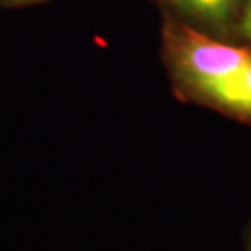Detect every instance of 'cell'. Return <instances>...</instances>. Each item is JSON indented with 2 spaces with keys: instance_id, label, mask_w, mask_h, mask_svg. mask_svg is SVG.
<instances>
[{
  "instance_id": "obj_4",
  "label": "cell",
  "mask_w": 251,
  "mask_h": 251,
  "mask_svg": "<svg viewBox=\"0 0 251 251\" xmlns=\"http://www.w3.org/2000/svg\"><path fill=\"white\" fill-rule=\"evenodd\" d=\"M48 2V0H0V5L5 8H22V7H29V5H36Z\"/></svg>"
},
{
  "instance_id": "obj_1",
  "label": "cell",
  "mask_w": 251,
  "mask_h": 251,
  "mask_svg": "<svg viewBox=\"0 0 251 251\" xmlns=\"http://www.w3.org/2000/svg\"><path fill=\"white\" fill-rule=\"evenodd\" d=\"M162 59L183 101L251 126V48L163 17Z\"/></svg>"
},
{
  "instance_id": "obj_3",
  "label": "cell",
  "mask_w": 251,
  "mask_h": 251,
  "mask_svg": "<svg viewBox=\"0 0 251 251\" xmlns=\"http://www.w3.org/2000/svg\"><path fill=\"white\" fill-rule=\"evenodd\" d=\"M228 39L251 48V0H247V3L243 5Z\"/></svg>"
},
{
  "instance_id": "obj_2",
  "label": "cell",
  "mask_w": 251,
  "mask_h": 251,
  "mask_svg": "<svg viewBox=\"0 0 251 251\" xmlns=\"http://www.w3.org/2000/svg\"><path fill=\"white\" fill-rule=\"evenodd\" d=\"M162 15L210 38L228 39L247 0H155Z\"/></svg>"
},
{
  "instance_id": "obj_5",
  "label": "cell",
  "mask_w": 251,
  "mask_h": 251,
  "mask_svg": "<svg viewBox=\"0 0 251 251\" xmlns=\"http://www.w3.org/2000/svg\"><path fill=\"white\" fill-rule=\"evenodd\" d=\"M247 250L251 251V224L248 225V233H247Z\"/></svg>"
}]
</instances>
